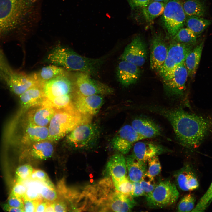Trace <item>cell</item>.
Listing matches in <instances>:
<instances>
[{
    "mask_svg": "<svg viewBox=\"0 0 212 212\" xmlns=\"http://www.w3.org/2000/svg\"><path fill=\"white\" fill-rule=\"evenodd\" d=\"M144 108L166 119L180 143L187 148L198 147L212 130V118L191 113L180 108L150 106Z\"/></svg>",
    "mask_w": 212,
    "mask_h": 212,
    "instance_id": "obj_1",
    "label": "cell"
},
{
    "mask_svg": "<svg viewBox=\"0 0 212 212\" xmlns=\"http://www.w3.org/2000/svg\"><path fill=\"white\" fill-rule=\"evenodd\" d=\"M82 195L85 198L84 208L92 211L128 212L136 204L131 195L116 189L110 178L87 186Z\"/></svg>",
    "mask_w": 212,
    "mask_h": 212,
    "instance_id": "obj_2",
    "label": "cell"
},
{
    "mask_svg": "<svg viewBox=\"0 0 212 212\" xmlns=\"http://www.w3.org/2000/svg\"><path fill=\"white\" fill-rule=\"evenodd\" d=\"M40 0H0V33L24 26Z\"/></svg>",
    "mask_w": 212,
    "mask_h": 212,
    "instance_id": "obj_3",
    "label": "cell"
},
{
    "mask_svg": "<svg viewBox=\"0 0 212 212\" xmlns=\"http://www.w3.org/2000/svg\"><path fill=\"white\" fill-rule=\"evenodd\" d=\"M47 61L68 70L96 75L104 62L103 58L82 56L72 50L62 46L54 48L47 56Z\"/></svg>",
    "mask_w": 212,
    "mask_h": 212,
    "instance_id": "obj_4",
    "label": "cell"
},
{
    "mask_svg": "<svg viewBox=\"0 0 212 212\" xmlns=\"http://www.w3.org/2000/svg\"><path fill=\"white\" fill-rule=\"evenodd\" d=\"M92 118V116L80 113L74 104L65 108L56 110L49 124L48 140H59L80 124L91 122Z\"/></svg>",
    "mask_w": 212,
    "mask_h": 212,
    "instance_id": "obj_5",
    "label": "cell"
},
{
    "mask_svg": "<svg viewBox=\"0 0 212 212\" xmlns=\"http://www.w3.org/2000/svg\"><path fill=\"white\" fill-rule=\"evenodd\" d=\"M179 196L176 185L166 180L160 182L153 191L145 196L147 205L150 208H161L175 203Z\"/></svg>",
    "mask_w": 212,
    "mask_h": 212,
    "instance_id": "obj_6",
    "label": "cell"
},
{
    "mask_svg": "<svg viewBox=\"0 0 212 212\" xmlns=\"http://www.w3.org/2000/svg\"><path fill=\"white\" fill-rule=\"evenodd\" d=\"M186 16L180 0H168L162 15L163 24L172 38L185 24Z\"/></svg>",
    "mask_w": 212,
    "mask_h": 212,
    "instance_id": "obj_7",
    "label": "cell"
},
{
    "mask_svg": "<svg viewBox=\"0 0 212 212\" xmlns=\"http://www.w3.org/2000/svg\"><path fill=\"white\" fill-rule=\"evenodd\" d=\"M188 76L185 62L161 77L165 91L170 96L179 97L184 94Z\"/></svg>",
    "mask_w": 212,
    "mask_h": 212,
    "instance_id": "obj_8",
    "label": "cell"
},
{
    "mask_svg": "<svg viewBox=\"0 0 212 212\" xmlns=\"http://www.w3.org/2000/svg\"><path fill=\"white\" fill-rule=\"evenodd\" d=\"M100 129L91 122L81 123L70 132L68 141L76 147H88L95 144L98 139Z\"/></svg>",
    "mask_w": 212,
    "mask_h": 212,
    "instance_id": "obj_9",
    "label": "cell"
},
{
    "mask_svg": "<svg viewBox=\"0 0 212 212\" xmlns=\"http://www.w3.org/2000/svg\"><path fill=\"white\" fill-rule=\"evenodd\" d=\"M90 74L80 72L76 77L77 93L85 96L109 95L112 94L113 89L107 85L92 78Z\"/></svg>",
    "mask_w": 212,
    "mask_h": 212,
    "instance_id": "obj_10",
    "label": "cell"
},
{
    "mask_svg": "<svg viewBox=\"0 0 212 212\" xmlns=\"http://www.w3.org/2000/svg\"><path fill=\"white\" fill-rule=\"evenodd\" d=\"M193 45L181 43L174 40L168 46L164 62L158 73L162 77L180 64L184 62Z\"/></svg>",
    "mask_w": 212,
    "mask_h": 212,
    "instance_id": "obj_11",
    "label": "cell"
},
{
    "mask_svg": "<svg viewBox=\"0 0 212 212\" xmlns=\"http://www.w3.org/2000/svg\"><path fill=\"white\" fill-rule=\"evenodd\" d=\"M145 139L132 125H127L119 130L112 139L111 144L114 149L125 155L129 152L133 143Z\"/></svg>",
    "mask_w": 212,
    "mask_h": 212,
    "instance_id": "obj_12",
    "label": "cell"
},
{
    "mask_svg": "<svg viewBox=\"0 0 212 212\" xmlns=\"http://www.w3.org/2000/svg\"><path fill=\"white\" fill-rule=\"evenodd\" d=\"M147 54L146 44L141 37L138 36L134 38L126 47L120 59L140 67L145 64Z\"/></svg>",
    "mask_w": 212,
    "mask_h": 212,
    "instance_id": "obj_13",
    "label": "cell"
},
{
    "mask_svg": "<svg viewBox=\"0 0 212 212\" xmlns=\"http://www.w3.org/2000/svg\"><path fill=\"white\" fill-rule=\"evenodd\" d=\"M168 46L162 35L155 34L152 39L150 47V63L151 68L158 72L165 60Z\"/></svg>",
    "mask_w": 212,
    "mask_h": 212,
    "instance_id": "obj_14",
    "label": "cell"
},
{
    "mask_svg": "<svg viewBox=\"0 0 212 212\" xmlns=\"http://www.w3.org/2000/svg\"><path fill=\"white\" fill-rule=\"evenodd\" d=\"M72 88L71 81L64 74L48 80L44 86L46 97L50 100L56 97L69 94Z\"/></svg>",
    "mask_w": 212,
    "mask_h": 212,
    "instance_id": "obj_15",
    "label": "cell"
},
{
    "mask_svg": "<svg viewBox=\"0 0 212 212\" xmlns=\"http://www.w3.org/2000/svg\"><path fill=\"white\" fill-rule=\"evenodd\" d=\"M103 101L102 95L85 96L77 93L74 105L81 114L92 117L98 112Z\"/></svg>",
    "mask_w": 212,
    "mask_h": 212,
    "instance_id": "obj_16",
    "label": "cell"
},
{
    "mask_svg": "<svg viewBox=\"0 0 212 212\" xmlns=\"http://www.w3.org/2000/svg\"><path fill=\"white\" fill-rule=\"evenodd\" d=\"M139 67L130 62L121 60L117 68L116 74L119 82L125 87L135 83L140 76Z\"/></svg>",
    "mask_w": 212,
    "mask_h": 212,
    "instance_id": "obj_17",
    "label": "cell"
},
{
    "mask_svg": "<svg viewBox=\"0 0 212 212\" xmlns=\"http://www.w3.org/2000/svg\"><path fill=\"white\" fill-rule=\"evenodd\" d=\"M167 150L163 147L154 143L138 141L133 146L132 154L139 160L146 163L153 157Z\"/></svg>",
    "mask_w": 212,
    "mask_h": 212,
    "instance_id": "obj_18",
    "label": "cell"
},
{
    "mask_svg": "<svg viewBox=\"0 0 212 212\" xmlns=\"http://www.w3.org/2000/svg\"><path fill=\"white\" fill-rule=\"evenodd\" d=\"M44 85L39 84L30 88L21 95L20 98L22 105L26 109L42 105L46 98Z\"/></svg>",
    "mask_w": 212,
    "mask_h": 212,
    "instance_id": "obj_19",
    "label": "cell"
},
{
    "mask_svg": "<svg viewBox=\"0 0 212 212\" xmlns=\"http://www.w3.org/2000/svg\"><path fill=\"white\" fill-rule=\"evenodd\" d=\"M31 110L28 113V123L40 126L49 124L56 109L44 103Z\"/></svg>",
    "mask_w": 212,
    "mask_h": 212,
    "instance_id": "obj_20",
    "label": "cell"
},
{
    "mask_svg": "<svg viewBox=\"0 0 212 212\" xmlns=\"http://www.w3.org/2000/svg\"><path fill=\"white\" fill-rule=\"evenodd\" d=\"M175 178L178 187L184 191H191L199 186L197 179L188 165H186L177 171Z\"/></svg>",
    "mask_w": 212,
    "mask_h": 212,
    "instance_id": "obj_21",
    "label": "cell"
},
{
    "mask_svg": "<svg viewBox=\"0 0 212 212\" xmlns=\"http://www.w3.org/2000/svg\"><path fill=\"white\" fill-rule=\"evenodd\" d=\"M131 125L137 132L145 139L155 137L161 134L160 130L158 125L148 118L135 119L132 121Z\"/></svg>",
    "mask_w": 212,
    "mask_h": 212,
    "instance_id": "obj_22",
    "label": "cell"
},
{
    "mask_svg": "<svg viewBox=\"0 0 212 212\" xmlns=\"http://www.w3.org/2000/svg\"><path fill=\"white\" fill-rule=\"evenodd\" d=\"M39 84L42 83L38 81L34 74L30 76L15 75L10 80L9 84L12 91L20 96L30 88Z\"/></svg>",
    "mask_w": 212,
    "mask_h": 212,
    "instance_id": "obj_23",
    "label": "cell"
},
{
    "mask_svg": "<svg viewBox=\"0 0 212 212\" xmlns=\"http://www.w3.org/2000/svg\"><path fill=\"white\" fill-rule=\"evenodd\" d=\"M127 170L126 159L120 153L111 157L107 164L105 170L112 178L119 179L126 176Z\"/></svg>",
    "mask_w": 212,
    "mask_h": 212,
    "instance_id": "obj_24",
    "label": "cell"
},
{
    "mask_svg": "<svg viewBox=\"0 0 212 212\" xmlns=\"http://www.w3.org/2000/svg\"><path fill=\"white\" fill-rule=\"evenodd\" d=\"M129 180L132 182L139 181L147 171L146 163L136 158L132 154L126 159Z\"/></svg>",
    "mask_w": 212,
    "mask_h": 212,
    "instance_id": "obj_25",
    "label": "cell"
},
{
    "mask_svg": "<svg viewBox=\"0 0 212 212\" xmlns=\"http://www.w3.org/2000/svg\"><path fill=\"white\" fill-rule=\"evenodd\" d=\"M48 128L46 126H40L28 123L23 139L24 143H35L48 140Z\"/></svg>",
    "mask_w": 212,
    "mask_h": 212,
    "instance_id": "obj_26",
    "label": "cell"
},
{
    "mask_svg": "<svg viewBox=\"0 0 212 212\" xmlns=\"http://www.w3.org/2000/svg\"><path fill=\"white\" fill-rule=\"evenodd\" d=\"M204 45L202 41L193 49L187 57L185 62L188 76L193 78L195 76L200 61Z\"/></svg>",
    "mask_w": 212,
    "mask_h": 212,
    "instance_id": "obj_27",
    "label": "cell"
},
{
    "mask_svg": "<svg viewBox=\"0 0 212 212\" xmlns=\"http://www.w3.org/2000/svg\"><path fill=\"white\" fill-rule=\"evenodd\" d=\"M54 152L53 145L47 140L34 143L30 151L31 155L39 160H45L51 157Z\"/></svg>",
    "mask_w": 212,
    "mask_h": 212,
    "instance_id": "obj_28",
    "label": "cell"
},
{
    "mask_svg": "<svg viewBox=\"0 0 212 212\" xmlns=\"http://www.w3.org/2000/svg\"><path fill=\"white\" fill-rule=\"evenodd\" d=\"M182 5L186 16H204L207 12V7L204 0H186Z\"/></svg>",
    "mask_w": 212,
    "mask_h": 212,
    "instance_id": "obj_29",
    "label": "cell"
},
{
    "mask_svg": "<svg viewBox=\"0 0 212 212\" xmlns=\"http://www.w3.org/2000/svg\"><path fill=\"white\" fill-rule=\"evenodd\" d=\"M212 23V21L202 17L187 16L185 24L187 27L192 30L198 37Z\"/></svg>",
    "mask_w": 212,
    "mask_h": 212,
    "instance_id": "obj_30",
    "label": "cell"
},
{
    "mask_svg": "<svg viewBox=\"0 0 212 212\" xmlns=\"http://www.w3.org/2000/svg\"><path fill=\"white\" fill-rule=\"evenodd\" d=\"M165 3L151 0L147 5L142 8V13L145 20L151 21L163 14Z\"/></svg>",
    "mask_w": 212,
    "mask_h": 212,
    "instance_id": "obj_31",
    "label": "cell"
},
{
    "mask_svg": "<svg viewBox=\"0 0 212 212\" xmlns=\"http://www.w3.org/2000/svg\"><path fill=\"white\" fill-rule=\"evenodd\" d=\"M64 70L62 67L52 65L42 68L35 74L38 81L44 85L48 80L59 75L64 74Z\"/></svg>",
    "mask_w": 212,
    "mask_h": 212,
    "instance_id": "obj_32",
    "label": "cell"
},
{
    "mask_svg": "<svg viewBox=\"0 0 212 212\" xmlns=\"http://www.w3.org/2000/svg\"><path fill=\"white\" fill-rule=\"evenodd\" d=\"M197 36L187 27H182L173 37V40L186 44L193 45L197 42Z\"/></svg>",
    "mask_w": 212,
    "mask_h": 212,
    "instance_id": "obj_33",
    "label": "cell"
},
{
    "mask_svg": "<svg viewBox=\"0 0 212 212\" xmlns=\"http://www.w3.org/2000/svg\"><path fill=\"white\" fill-rule=\"evenodd\" d=\"M44 102L56 110L65 108L73 104L69 94L56 97L51 100L46 98Z\"/></svg>",
    "mask_w": 212,
    "mask_h": 212,
    "instance_id": "obj_34",
    "label": "cell"
},
{
    "mask_svg": "<svg viewBox=\"0 0 212 212\" xmlns=\"http://www.w3.org/2000/svg\"><path fill=\"white\" fill-rule=\"evenodd\" d=\"M112 180L117 190L123 193L131 195L133 189V185L128 177L126 176L119 179L112 178Z\"/></svg>",
    "mask_w": 212,
    "mask_h": 212,
    "instance_id": "obj_35",
    "label": "cell"
},
{
    "mask_svg": "<svg viewBox=\"0 0 212 212\" xmlns=\"http://www.w3.org/2000/svg\"><path fill=\"white\" fill-rule=\"evenodd\" d=\"M212 201V182L208 189L201 198L199 201L191 211L202 212L209 206Z\"/></svg>",
    "mask_w": 212,
    "mask_h": 212,
    "instance_id": "obj_36",
    "label": "cell"
},
{
    "mask_svg": "<svg viewBox=\"0 0 212 212\" xmlns=\"http://www.w3.org/2000/svg\"><path fill=\"white\" fill-rule=\"evenodd\" d=\"M195 198L191 194L184 196L180 200L177 206L178 212H189L194 208Z\"/></svg>",
    "mask_w": 212,
    "mask_h": 212,
    "instance_id": "obj_37",
    "label": "cell"
},
{
    "mask_svg": "<svg viewBox=\"0 0 212 212\" xmlns=\"http://www.w3.org/2000/svg\"><path fill=\"white\" fill-rule=\"evenodd\" d=\"M140 186L145 194V196L150 193L154 189L156 184L154 177L147 172L145 174L139 181Z\"/></svg>",
    "mask_w": 212,
    "mask_h": 212,
    "instance_id": "obj_38",
    "label": "cell"
},
{
    "mask_svg": "<svg viewBox=\"0 0 212 212\" xmlns=\"http://www.w3.org/2000/svg\"><path fill=\"white\" fill-rule=\"evenodd\" d=\"M33 170L32 166L29 164H26L19 167L15 173L17 182L23 183L30 178Z\"/></svg>",
    "mask_w": 212,
    "mask_h": 212,
    "instance_id": "obj_39",
    "label": "cell"
},
{
    "mask_svg": "<svg viewBox=\"0 0 212 212\" xmlns=\"http://www.w3.org/2000/svg\"><path fill=\"white\" fill-rule=\"evenodd\" d=\"M41 196L47 201L54 202L57 197L54 186H51L45 184L40 189Z\"/></svg>",
    "mask_w": 212,
    "mask_h": 212,
    "instance_id": "obj_40",
    "label": "cell"
},
{
    "mask_svg": "<svg viewBox=\"0 0 212 212\" xmlns=\"http://www.w3.org/2000/svg\"><path fill=\"white\" fill-rule=\"evenodd\" d=\"M148 162V167L147 172L150 175L154 177L160 173L161 166L158 155L153 157Z\"/></svg>",
    "mask_w": 212,
    "mask_h": 212,
    "instance_id": "obj_41",
    "label": "cell"
},
{
    "mask_svg": "<svg viewBox=\"0 0 212 212\" xmlns=\"http://www.w3.org/2000/svg\"><path fill=\"white\" fill-rule=\"evenodd\" d=\"M26 190V187L23 183L17 182L13 188L10 195L23 199Z\"/></svg>",
    "mask_w": 212,
    "mask_h": 212,
    "instance_id": "obj_42",
    "label": "cell"
},
{
    "mask_svg": "<svg viewBox=\"0 0 212 212\" xmlns=\"http://www.w3.org/2000/svg\"><path fill=\"white\" fill-rule=\"evenodd\" d=\"M30 178L33 180H39L44 183L50 180L47 174L44 171L40 169L34 170Z\"/></svg>",
    "mask_w": 212,
    "mask_h": 212,
    "instance_id": "obj_43",
    "label": "cell"
},
{
    "mask_svg": "<svg viewBox=\"0 0 212 212\" xmlns=\"http://www.w3.org/2000/svg\"><path fill=\"white\" fill-rule=\"evenodd\" d=\"M40 195V191L34 187L27 188L23 200H34L38 199Z\"/></svg>",
    "mask_w": 212,
    "mask_h": 212,
    "instance_id": "obj_44",
    "label": "cell"
},
{
    "mask_svg": "<svg viewBox=\"0 0 212 212\" xmlns=\"http://www.w3.org/2000/svg\"><path fill=\"white\" fill-rule=\"evenodd\" d=\"M39 199L34 200H24V212H35L38 203L41 201Z\"/></svg>",
    "mask_w": 212,
    "mask_h": 212,
    "instance_id": "obj_45",
    "label": "cell"
},
{
    "mask_svg": "<svg viewBox=\"0 0 212 212\" xmlns=\"http://www.w3.org/2000/svg\"><path fill=\"white\" fill-rule=\"evenodd\" d=\"M22 199L10 195L7 201V204L13 207L24 209V203Z\"/></svg>",
    "mask_w": 212,
    "mask_h": 212,
    "instance_id": "obj_46",
    "label": "cell"
},
{
    "mask_svg": "<svg viewBox=\"0 0 212 212\" xmlns=\"http://www.w3.org/2000/svg\"><path fill=\"white\" fill-rule=\"evenodd\" d=\"M151 0H127L129 4L132 9L142 8L149 3Z\"/></svg>",
    "mask_w": 212,
    "mask_h": 212,
    "instance_id": "obj_47",
    "label": "cell"
},
{
    "mask_svg": "<svg viewBox=\"0 0 212 212\" xmlns=\"http://www.w3.org/2000/svg\"><path fill=\"white\" fill-rule=\"evenodd\" d=\"M133 189L131 195L133 197L145 196V194L141 188L139 181L133 182Z\"/></svg>",
    "mask_w": 212,
    "mask_h": 212,
    "instance_id": "obj_48",
    "label": "cell"
},
{
    "mask_svg": "<svg viewBox=\"0 0 212 212\" xmlns=\"http://www.w3.org/2000/svg\"><path fill=\"white\" fill-rule=\"evenodd\" d=\"M54 212L67 211V207L63 201L54 202Z\"/></svg>",
    "mask_w": 212,
    "mask_h": 212,
    "instance_id": "obj_49",
    "label": "cell"
},
{
    "mask_svg": "<svg viewBox=\"0 0 212 212\" xmlns=\"http://www.w3.org/2000/svg\"><path fill=\"white\" fill-rule=\"evenodd\" d=\"M3 209L7 212H23L22 208L13 207L9 205L7 203H4L2 205Z\"/></svg>",
    "mask_w": 212,
    "mask_h": 212,
    "instance_id": "obj_50",
    "label": "cell"
},
{
    "mask_svg": "<svg viewBox=\"0 0 212 212\" xmlns=\"http://www.w3.org/2000/svg\"><path fill=\"white\" fill-rule=\"evenodd\" d=\"M48 201H41L38 204L35 212H44Z\"/></svg>",
    "mask_w": 212,
    "mask_h": 212,
    "instance_id": "obj_51",
    "label": "cell"
},
{
    "mask_svg": "<svg viewBox=\"0 0 212 212\" xmlns=\"http://www.w3.org/2000/svg\"><path fill=\"white\" fill-rule=\"evenodd\" d=\"M47 202V206L44 212H54V202Z\"/></svg>",
    "mask_w": 212,
    "mask_h": 212,
    "instance_id": "obj_52",
    "label": "cell"
},
{
    "mask_svg": "<svg viewBox=\"0 0 212 212\" xmlns=\"http://www.w3.org/2000/svg\"><path fill=\"white\" fill-rule=\"evenodd\" d=\"M153 1H154L160 2H164V1H167L168 0H152Z\"/></svg>",
    "mask_w": 212,
    "mask_h": 212,
    "instance_id": "obj_53",
    "label": "cell"
}]
</instances>
